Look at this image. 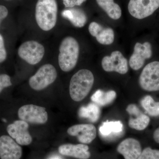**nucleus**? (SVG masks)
I'll list each match as a JSON object with an SVG mask.
<instances>
[{
	"label": "nucleus",
	"mask_w": 159,
	"mask_h": 159,
	"mask_svg": "<svg viewBox=\"0 0 159 159\" xmlns=\"http://www.w3.org/2000/svg\"><path fill=\"white\" fill-rule=\"evenodd\" d=\"M117 150L125 159H137L142 152L140 142L132 138L125 139L121 142Z\"/></svg>",
	"instance_id": "17"
},
{
	"label": "nucleus",
	"mask_w": 159,
	"mask_h": 159,
	"mask_svg": "<svg viewBox=\"0 0 159 159\" xmlns=\"http://www.w3.org/2000/svg\"><path fill=\"white\" fill-rule=\"evenodd\" d=\"M137 159H159V150L147 147L142 151Z\"/></svg>",
	"instance_id": "24"
},
{
	"label": "nucleus",
	"mask_w": 159,
	"mask_h": 159,
	"mask_svg": "<svg viewBox=\"0 0 159 159\" xmlns=\"http://www.w3.org/2000/svg\"><path fill=\"white\" fill-rule=\"evenodd\" d=\"M89 31L101 44L109 45L114 42L115 34L113 30L111 28H103L100 24L93 22L89 25Z\"/></svg>",
	"instance_id": "15"
},
{
	"label": "nucleus",
	"mask_w": 159,
	"mask_h": 159,
	"mask_svg": "<svg viewBox=\"0 0 159 159\" xmlns=\"http://www.w3.org/2000/svg\"><path fill=\"white\" fill-rule=\"evenodd\" d=\"M101 65L106 72H116L125 74L128 71V61L120 51L112 52L111 56H106L102 59Z\"/></svg>",
	"instance_id": "9"
},
{
	"label": "nucleus",
	"mask_w": 159,
	"mask_h": 159,
	"mask_svg": "<svg viewBox=\"0 0 159 159\" xmlns=\"http://www.w3.org/2000/svg\"><path fill=\"white\" fill-rule=\"evenodd\" d=\"M11 78L9 75L6 74L0 75V93L5 88L11 85Z\"/></svg>",
	"instance_id": "25"
},
{
	"label": "nucleus",
	"mask_w": 159,
	"mask_h": 159,
	"mask_svg": "<svg viewBox=\"0 0 159 159\" xmlns=\"http://www.w3.org/2000/svg\"><path fill=\"white\" fill-rule=\"evenodd\" d=\"M29 128L28 122L21 120H16L8 125L7 131L9 136L15 139L19 145H28L32 142Z\"/></svg>",
	"instance_id": "10"
},
{
	"label": "nucleus",
	"mask_w": 159,
	"mask_h": 159,
	"mask_svg": "<svg viewBox=\"0 0 159 159\" xmlns=\"http://www.w3.org/2000/svg\"><path fill=\"white\" fill-rule=\"evenodd\" d=\"M139 83L144 90L159 91V61H153L145 66L139 77Z\"/></svg>",
	"instance_id": "5"
},
{
	"label": "nucleus",
	"mask_w": 159,
	"mask_h": 159,
	"mask_svg": "<svg viewBox=\"0 0 159 159\" xmlns=\"http://www.w3.org/2000/svg\"><path fill=\"white\" fill-rule=\"evenodd\" d=\"M21 58L30 65H34L43 59L45 48L41 44L35 41H29L22 44L18 50Z\"/></svg>",
	"instance_id": "6"
},
{
	"label": "nucleus",
	"mask_w": 159,
	"mask_h": 159,
	"mask_svg": "<svg viewBox=\"0 0 159 159\" xmlns=\"http://www.w3.org/2000/svg\"><path fill=\"white\" fill-rule=\"evenodd\" d=\"M141 104L143 108L150 116H159V102H155L150 96H145L141 100Z\"/></svg>",
	"instance_id": "23"
},
{
	"label": "nucleus",
	"mask_w": 159,
	"mask_h": 159,
	"mask_svg": "<svg viewBox=\"0 0 159 159\" xmlns=\"http://www.w3.org/2000/svg\"><path fill=\"white\" fill-rule=\"evenodd\" d=\"M123 127V124L121 121H107L102 123L99 130L102 136L107 137L110 135L112 133L117 134L122 132Z\"/></svg>",
	"instance_id": "22"
},
{
	"label": "nucleus",
	"mask_w": 159,
	"mask_h": 159,
	"mask_svg": "<svg viewBox=\"0 0 159 159\" xmlns=\"http://www.w3.org/2000/svg\"><path fill=\"white\" fill-rule=\"evenodd\" d=\"M57 77V71L54 66L49 64L44 65L30 77L29 85L34 90H42L54 83Z\"/></svg>",
	"instance_id": "4"
},
{
	"label": "nucleus",
	"mask_w": 159,
	"mask_h": 159,
	"mask_svg": "<svg viewBox=\"0 0 159 159\" xmlns=\"http://www.w3.org/2000/svg\"><path fill=\"white\" fill-rule=\"evenodd\" d=\"M78 114L81 118H87L91 122H95L99 119L100 109L96 103H91L87 106L80 107Z\"/></svg>",
	"instance_id": "21"
},
{
	"label": "nucleus",
	"mask_w": 159,
	"mask_h": 159,
	"mask_svg": "<svg viewBox=\"0 0 159 159\" xmlns=\"http://www.w3.org/2000/svg\"><path fill=\"white\" fill-rule=\"evenodd\" d=\"M116 97V93L113 90L104 92L101 90L96 91L91 97V100L97 105L104 106L109 104Z\"/></svg>",
	"instance_id": "20"
},
{
	"label": "nucleus",
	"mask_w": 159,
	"mask_h": 159,
	"mask_svg": "<svg viewBox=\"0 0 159 159\" xmlns=\"http://www.w3.org/2000/svg\"><path fill=\"white\" fill-rule=\"evenodd\" d=\"M126 111L130 116L129 125L131 128L137 130H143L148 126L150 118L142 113L136 105L131 104L127 106Z\"/></svg>",
	"instance_id": "14"
},
{
	"label": "nucleus",
	"mask_w": 159,
	"mask_h": 159,
	"mask_svg": "<svg viewBox=\"0 0 159 159\" xmlns=\"http://www.w3.org/2000/svg\"><path fill=\"white\" fill-rule=\"evenodd\" d=\"M58 150L62 155L78 159H88L91 157L89 147L86 144H63L58 147Z\"/></svg>",
	"instance_id": "16"
},
{
	"label": "nucleus",
	"mask_w": 159,
	"mask_h": 159,
	"mask_svg": "<svg viewBox=\"0 0 159 159\" xmlns=\"http://www.w3.org/2000/svg\"><path fill=\"white\" fill-rule=\"evenodd\" d=\"M8 15V10L5 6L0 5V26L3 20L5 19Z\"/></svg>",
	"instance_id": "28"
},
{
	"label": "nucleus",
	"mask_w": 159,
	"mask_h": 159,
	"mask_svg": "<svg viewBox=\"0 0 159 159\" xmlns=\"http://www.w3.org/2000/svg\"><path fill=\"white\" fill-rule=\"evenodd\" d=\"M57 6L56 0H38L35 19L38 25L44 31L55 27L57 23Z\"/></svg>",
	"instance_id": "3"
},
{
	"label": "nucleus",
	"mask_w": 159,
	"mask_h": 159,
	"mask_svg": "<svg viewBox=\"0 0 159 159\" xmlns=\"http://www.w3.org/2000/svg\"><path fill=\"white\" fill-rule=\"evenodd\" d=\"M22 155V149L12 138L8 135L0 137V158L20 159Z\"/></svg>",
	"instance_id": "12"
},
{
	"label": "nucleus",
	"mask_w": 159,
	"mask_h": 159,
	"mask_svg": "<svg viewBox=\"0 0 159 159\" xmlns=\"http://www.w3.org/2000/svg\"><path fill=\"white\" fill-rule=\"evenodd\" d=\"M70 135L77 137L78 141L84 144L91 143L97 137V129L93 124H77L67 129Z\"/></svg>",
	"instance_id": "13"
},
{
	"label": "nucleus",
	"mask_w": 159,
	"mask_h": 159,
	"mask_svg": "<svg viewBox=\"0 0 159 159\" xmlns=\"http://www.w3.org/2000/svg\"><path fill=\"white\" fill-rule=\"evenodd\" d=\"M153 137L154 141L157 143L159 144V127L155 130L153 133Z\"/></svg>",
	"instance_id": "29"
},
{
	"label": "nucleus",
	"mask_w": 159,
	"mask_h": 159,
	"mask_svg": "<svg viewBox=\"0 0 159 159\" xmlns=\"http://www.w3.org/2000/svg\"><path fill=\"white\" fill-rule=\"evenodd\" d=\"M152 54V49L150 43L148 42L143 44L137 43L134 47L133 54L129 60V65L131 68L134 70H139L144 65L145 60L151 58Z\"/></svg>",
	"instance_id": "11"
},
{
	"label": "nucleus",
	"mask_w": 159,
	"mask_h": 159,
	"mask_svg": "<svg viewBox=\"0 0 159 159\" xmlns=\"http://www.w3.org/2000/svg\"><path fill=\"white\" fill-rule=\"evenodd\" d=\"M100 8L106 12L111 18L119 19L122 16V10L120 6L114 2V0H96Z\"/></svg>",
	"instance_id": "19"
},
{
	"label": "nucleus",
	"mask_w": 159,
	"mask_h": 159,
	"mask_svg": "<svg viewBox=\"0 0 159 159\" xmlns=\"http://www.w3.org/2000/svg\"><path fill=\"white\" fill-rule=\"evenodd\" d=\"M58 64L64 72L74 69L78 61L80 53L79 43L74 38L68 36L62 40L59 46Z\"/></svg>",
	"instance_id": "2"
},
{
	"label": "nucleus",
	"mask_w": 159,
	"mask_h": 159,
	"mask_svg": "<svg viewBox=\"0 0 159 159\" xmlns=\"http://www.w3.org/2000/svg\"><path fill=\"white\" fill-rule=\"evenodd\" d=\"M7 58V52L5 48L4 39L0 34V63L4 62Z\"/></svg>",
	"instance_id": "26"
},
{
	"label": "nucleus",
	"mask_w": 159,
	"mask_h": 159,
	"mask_svg": "<svg viewBox=\"0 0 159 159\" xmlns=\"http://www.w3.org/2000/svg\"><path fill=\"white\" fill-rule=\"evenodd\" d=\"M61 15L67 19L75 27L82 28L87 22V17L82 10L77 8L66 9L62 11Z\"/></svg>",
	"instance_id": "18"
},
{
	"label": "nucleus",
	"mask_w": 159,
	"mask_h": 159,
	"mask_svg": "<svg viewBox=\"0 0 159 159\" xmlns=\"http://www.w3.org/2000/svg\"><path fill=\"white\" fill-rule=\"evenodd\" d=\"M18 115L20 120L34 124H45L48 118L44 107L33 104L24 105L20 107Z\"/></svg>",
	"instance_id": "8"
},
{
	"label": "nucleus",
	"mask_w": 159,
	"mask_h": 159,
	"mask_svg": "<svg viewBox=\"0 0 159 159\" xmlns=\"http://www.w3.org/2000/svg\"><path fill=\"white\" fill-rule=\"evenodd\" d=\"M159 8V0H130L129 12L138 19H143L153 14Z\"/></svg>",
	"instance_id": "7"
},
{
	"label": "nucleus",
	"mask_w": 159,
	"mask_h": 159,
	"mask_svg": "<svg viewBox=\"0 0 159 159\" xmlns=\"http://www.w3.org/2000/svg\"><path fill=\"white\" fill-rule=\"evenodd\" d=\"M94 82L93 74L89 70L83 69L77 71L71 78L70 94L71 99L79 102L87 96Z\"/></svg>",
	"instance_id": "1"
},
{
	"label": "nucleus",
	"mask_w": 159,
	"mask_h": 159,
	"mask_svg": "<svg viewBox=\"0 0 159 159\" xmlns=\"http://www.w3.org/2000/svg\"><path fill=\"white\" fill-rule=\"evenodd\" d=\"M48 159H62L61 157H60L58 156L57 155H54L52 156H51Z\"/></svg>",
	"instance_id": "30"
},
{
	"label": "nucleus",
	"mask_w": 159,
	"mask_h": 159,
	"mask_svg": "<svg viewBox=\"0 0 159 159\" xmlns=\"http://www.w3.org/2000/svg\"><path fill=\"white\" fill-rule=\"evenodd\" d=\"M66 7L72 8L75 6H80L86 0H62Z\"/></svg>",
	"instance_id": "27"
}]
</instances>
